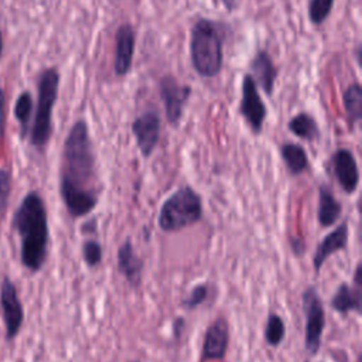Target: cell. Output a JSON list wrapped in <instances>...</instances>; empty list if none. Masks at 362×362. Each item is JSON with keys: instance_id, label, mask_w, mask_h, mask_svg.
<instances>
[{"instance_id": "6da1fadb", "label": "cell", "mask_w": 362, "mask_h": 362, "mask_svg": "<svg viewBox=\"0 0 362 362\" xmlns=\"http://www.w3.org/2000/svg\"><path fill=\"white\" fill-rule=\"evenodd\" d=\"M103 184L99 178L96 154L85 120L69 129L61 157L59 195L72 218L89 215L99 204Z\"/></svg>"}, {"instance_id": "7a4b0ae2", "label": "cell", "mask_w": 362, "mask_h": 362, "mask_svg": "<svg viewBox=\"0 0 362 362\" xmlns=\"http://www.w3.org/2000/svg\"><path fill=\"white\" fill-rule=\"evenodd\" d=\"M13 226L20 238L23 266L33 273L40 272L48 255L49 226L44 199L37 191L24 195L14 212Z\"/></svg>"}, {"instance_id": "3957f363", "label": "cell", "mask_w": 362, "mask_h": 362, "mask_svg": "<svg viewBox=\"0 0 362 362\" xmlns=\"http://www.w3.org/2000/svg\"><path fill=\"white\" fill-rule=\"evenodd\" d=\"M189 55L201 78H215L223 64V37L215 21L199 18L191 28Z\"/></svg>"}, {"instance_id": "277c9868", "label": "cell", "mask_w": 362, "mask_h": 362, "mask_svg": "<svg viewBox=\"0 0 362 362\" xmlns=\"http://www.w3.org/2000/svg\"><path fill=\"white\" fill-rule=\"evenodd\" d=\"M202 216V197L194 187L185 184L164 199L157 215V225L165 233H175L201 222Z\"/></svg>"}, {"instance_id": "5b68a950", "label": "cell", "mask_w": 362, "mask_h": 362, "mask_svg": "<svg viewBox=\"0 0 362 362\" xmlns=\"http://www.w3.org/2000/svg\"><path fill=\"white\" fill-rule=\"evenodd\" d=\"M59 72L55 68L42 71L38 79V103L31 129V144L42 150L52 132V109L58 96Z\"/></svg>"}, {"instance_id": "8992f818", "label": "cell", "mask_w": 362, "mask_h": 362, "mask_svg": "<svg viewBox=\"0 0 362 362\" xmlns=\"http://www.w3.org/2000/svg\"><path fill=\"white\" fill-rule=\"evenodd\" d=\"M301 308L304 314V348L314 356L320 352L325 329L324 303L314 286H307L303 290Z\"/></svg>"}, {"instance_id": "52a82bcc", "label": "cell", "mask_w": 362, "mask_h": 362, "mask_svg": "<svg viewBox=\"0 0 362 362\" xmlns=\"http://www.w3.org/2000/svg\"><path fill=\"white\" fill-rule=\"evenodd\" d=\"M239 113L253 134L263 132V124L267 116L266 105L257 90V85L250 74H246L242 81V98L239 103Z\"/></svg>"}, {"instance_id": "ba28073f", "label": "cell", "mask_w": 362, "mask_h": 362, "mask_svg": "<svg viewBox=\"0 0 362 362\" xmlns=\"http://www.w3.org/2000/svg\"><path fill=\"white\" fill-rule=\"evenodd\" d=\"M158 92L160 98L164 105V112H165V119L170 124L178 126L185 105L192 93V89L189 85L180 83L175 76L173 75H164L160 79L158 83Z\"/></svg>"}, {"instance_id": "9c48e42d", "label": "cell", "mask_w": 362, "mask_h": 362, "mask_svg": "<svg viewBox=\"0 0 362 362\" xmlns=\"http://www.w3.org/2000/svg\"><path fill=\"white\" fill-rule=\"evenodd\" d=\"M329 307L342 317L351 313L362 314V264L356 263L352 276V284L342 281L338 284L335 293L331 297Z\"/></svg>"}, {"instance_id": "30bf717a", "label": "cell", "mask_w": 362, "mask_h": 362, "mask_svg": "<svg viewBox=\"0 0 362 362\" xmlns=\"http://www.w3.org/2000/svg\"><path fill=\"white\" fill-rule=\"evenodd\" d=\"M0 305L6 327V338L8 341L14 339L23 325L24 320V310L23 304L18 298L17 288L14 283L6 276L0 286Z\"/></svg>"}, {"instance_id": "8fae6325", "label": "cell", "mask_w": 362, "mask_h": 362, "mask_svg": "<svg viewBox=\"0 0 362 362\" xmlns=\"http://www.w3.org/2000/svg\"><path fill=\"white\" fill-rule=\"evenodd\" d=\"M161 119L156 110H147L132 122V133L143 158H148L160 140Z\"/></svg>"}, {"instance_id": "7c38bea8", "label": "cell", "mask_w": 362, "mask_h": 362, "mask_svg": "<svg viewBox=\"0 0 362 362\" xmlns=\"http://www.w3.org/2000/svg\"><path fill=\"white\" fill-rule=\"evenodd\" d=\"M332 174L346 195L356 192L359 187V167L352 150L346 147L337 148L331 156Z\"/></svg>"}, {"instance_id": "4fadbf2b", "label": "cell", "mask_w": 362, "mask_h": 362, "mask_svg": "<svg viewBox=\"0 0 362 362\" xmlns=\"http://www.w3.org/2000/svg\"><path fill=\"white\" fill-rule=\"evenodd\" d=\"M230 341V328L225 317H216L205 329L201 356L205 361H222Z\"/></svg>"}, {"instance_id": "5bb4252c", "label": "cell", "mask_w": 362, "mask_h": 362, "mask_svg": "<svg viewBox=\"0 0 362 362\" xmlns=\"http://www.w3.org/2000/svg\"><path fill=\"white\" fill-rule=\"evenodd\" d=\"M349 240V226L348 222H341L335 229L328 232L321 242L317 245L315 252L313 255V267L315 274H318L327 262L334 253L342 252L346 249Z\"/></svg>"}, {"instance_id": "9a60e30c", "label": "cell", "mask_w": 362, "mask_h": 362, "mask_svg": "<svg viewBox=\"0 0 362 362\" xmlns=\"http://www.w3.org/2000/svg\"><path fill=\"white\" fill-rule=\"evenodd\" d=\"M136 47V33L134 28L124 23L122 24L115 35V58L113 71L117 76H124L129 74Z\"/></svg>"}, {"instance_id": "2e32d148", "label": "cell", "mask_w": 362, "mask_h": 362, "mask_svg": "<svg viewBox=\"0 0 362 362\" xmlns=\"http://www.w3.org/2000/svg\"><path fill=\"white\" fill-rule=\"evenodd\" d=\"M117 272L132 288H139L143 280L144 260L134 252L132 239L127 236L117 249Z\"/></svg>"}, {"instance_id": "e0dca14e", "label": "cell", "mask_w": 362, "mask_h": 362, "mask_svg": "<svg viewBox=\"0 0 362 362\" xmlns=\"http://www.w3.org/2000/svg\"><path fill=\"white\" fill-rule=\"evenodd\" d=\"M252 78L256 85H259L267 96H272L274 92V83L277 78V68L270 57V54L264 49H259L253 59L250 61Z\"/></svg>"}, {"instance_id": "ac0fdd59", "label": "cell", "mask_w": 362, "mask_h": 362, "mask_svg": "<svg viewBox=\"0 0 362 362\" xmlns=\"http://www.w3.org/2000/svg\"><path fill=\"white\" fill-rule=\"evenodd\" d=\"M342 215V204L334 195L332 188L328 184L318 187V205L317 221L321 228H329L335 225Z\"/></svg>"}, {"instance_id": "d6986e66", "label": "cell", "mask_w": 362, "mask_h": 362, "mask_svg": "<svg viewBox=\"0 0 362 362\" xmlns=\"http://www.w3.org/2000/svg\"><path fill=\"white\" fill-rule=\"evenodd\" d=\"M280 157L291 175L303 174L310 165L308 154L298 143H283L280 146Z\"/></svg>"}, {"instance_id": "ffe728a7", "label": "cell", "mask_w": 362, "mask_h": 362, "mask_svg": "<svg viewBox=\"0 0 362 362\" xmlns=\"http://www.w3.org/2000/svg\"><path fill=\"white\" fill-rule=\"evenodd\" d=\"M287 129L296 137L308 143L320 140L321 137V130L317 120L307 112H300L293 116L287 123Z\"/></svg>"}, {"instance_id": "44dd1931", "label": "cell", "mask_w": 362, "mask_h": 362, "mask_svg": "<svg viewBox=\"0 0 362 362\" xmlns=\"http://www.w3.org/2000/svg\"><path fill=\"white\" fill-rule=\"evenodd\" d=\"M342 103H344V110H345L348 126L351 130H354L355 126L362 119V86H361V83L354 82L344 90Z\"/></svg>"}, {"instance_id": "7402d4cb", "label": "cell", "mask_w": 362, "mask_h": 362, "mask_svg": "<svg viewBox=\"0 0 362 362\" xmlns=\"http://www.w3.org/2000/svg\"><path fill=\"white\" fill-rule=\"evenodd\" d=\"M264 341L269 346L277 348L286 338V322L284 320L277 314L270 311L266 320L264 325Z\"/></svg>"}, {"instance_id": "603a6c76", "label": "cell", "mask_w": 362, "mask_h": 362, "mask_svg": "<svg viewBox=\"0 0 362 362\" xmlns=\"http://www.w3.org/2000/svg\"><path fill=\"white\" fill-rule=\"evenodd\" d=\"M81 253L85 264L89 269L98 267L103 260V246L96 239H86L81 246Z\"/></svg>"}, {"instance_id": "cb8c5ba5", "label": "cell", "mask_w": 362, "mask_h": 362, "mask_svg": "<svg viewBox=\"0 0 362 362\" xmlns=\"http://www.w3.org/2000/svg\"><path fill=\"white\" fill-rule=\"evenodd\" d=\"M209 297V286L206 283L195 284L189 293L181 300V307L185 311H192L198 308L201 304H204Z\"/></svg>"}, {"instance_id": "d4e9b609", "label": "cell", "mask_w": 362, "mask_h": 362, "mask_svg": "<svg viewBox=\"0 0 362 362\" xmlns=\"http://www.w3.org/2000/svg\"><path fill=\"white\" fill-rule=\"evenodd\" d=\"M335 0H310L308 3V18L314 25H321L334 7Z\"/></svg>"}, {"instance_id": "484cf974", "label": "cell", "mask_w": 362, "mask_h": 362, "mask_svg": "<svg viewBox=\"0 0 362 362\" xmlns=\"http://www.w3.org/2000/svg\"><path fill=\"white\" fill-rule=\"evenodd\" d=\"M33 112V99L31 95L28 92H23L17 102H16V107H14V115L16 119L20 122L21 124V133L23 136L27 133V127H28V120Z\"/></svg>"}, {"instance_id": "4316f807", "label": "cell", "mask_w": 362, "mask_h": 362, "mask_svg": "<svg viewBox=\"0 0 362 362\" xmlns=\"http://www.w3.org/2000/svg\"><path fill=\"white\" fill-rule=\"evenodd\" d=\"M11 191V178L10 174L6 170L0 168V219L3 218L7 204H8V197Z\"/></svg>"}, {"instance_id": "83f0119b", "label": "cell", "mask_w": 362, "mask_h": 362, "mask_svg": "<svg viewBox=\"0 0 362 362\" xmlns=\"http://www.w3.org/2000/svg\"><path fill=\"white\" fill-rule=\"evenodd\" d=\"M288 245H290V249H291L293 255L297 256V257H301L304 255L305 249H307L304 239L300 238V236H290Z\"/></svg>"}, {"instance_id": "f1b7e54d", "label": "cell", "mask_w": 362, "mask_h": 362, "mask_svg": "<svg viewBox=\"0 0 362 362\" xmlns=\"http://www.w3.org/2000/svg\"><path fill=\"white\" fill-rule=\"evenodd\" d=\"M184 324H185V322H184V318H182V317H178V318L174 320V322H173V334H174V338H175V339H178V338L181 337Z\"/></svg>"}, {"instance_id": "f546056e", "label": "cell", "mask_w": 362, "mask_h": 362, "mask_svg": "<svg viewBox=\"0 0 362 362\" xmlns=\"http://www.w3.org/2000/svg\"><path fill=\"white\" fill-rule=\"evenodd\" d=\"M4 134V93L0 89V141Z\"/></svg>"}, {"instance_id": "4dcf8cb0", "label": "cell", "mask_w": 362, "mask_h": 362, "mask_svg": "<svg viewBox=\"0 0 362 362\" xmlns=\"http://www.w3.org/2000/svg\"><path fill=\"white\" fill-rule=\"evenodd\" d=\"M222 4L229 13H232L236 8V0H222Z\"/></svg>"}, {"instance_id": "1f68e13d", "label": "cell", "mask_w": 362, "mask_h": 362, "mask_svg": "<svg viewBox=\"0 0 362 362\" xmlns=\"http://www.w3.org/2000/svg\"><path fill=\"white\" fill-rule=\"evenodd\" d=\"M361 49H362V47H361V45H356L355 58H356V61H358V64H359V65H361Z\"/></svg>"}, {"instance_id": "d6a6232c", "label": "cell", "mask_w": 362, "mask_h": 362, "mask_svg": "<svg viewBox=\"0 0 362 362\" xmlns=\"http://www.w3.org/2000/svg\"><path fill=\"white\" fill-rule=\"evenodd\" d=\"M1 51H3V37H1V33H0V55H1Z\"/></svg>"}, {"instance_id": "836d02e7", "label": "cell", "mask_w": 362, "mask_h": 362, "mask_svg": "<svg viewBox=\"0 0 362 362\" xmlns=\"http://www.w3.org/2000/svg\"><path fill=\"white\" fill-rule=\"evenodd\" d=\"M355 362H362V356H361V355H358V356H356V361H355Z\"/></svg>"}, {"instance_id": "e575fe53", "label": "cell", "mask_w": 362, "mask_h": 362, "mask_svg": "<svg viewBox=\"0 0 362 362\" xmlns=\"http://www.w3.org/2000/svg\"><path fill=\"white\" fill-rule=\"evenodd\" d=\"M130 362H140L139 359H133V361H130Z\"/></svg>"}, {"instance_id": "d590c367", "label": "cell", "mask_w": 362, "mask_h": 362, "mask_svg": "<svg viewBox=\"0 0 362 362\" xmlns=\"http://www.w3.org/2000/svg\"><path fill=\"white\" fill-rule=\"evenodd\" d=\"M304 362H310V361H304Z\"/></svg>"}]
</instances>
